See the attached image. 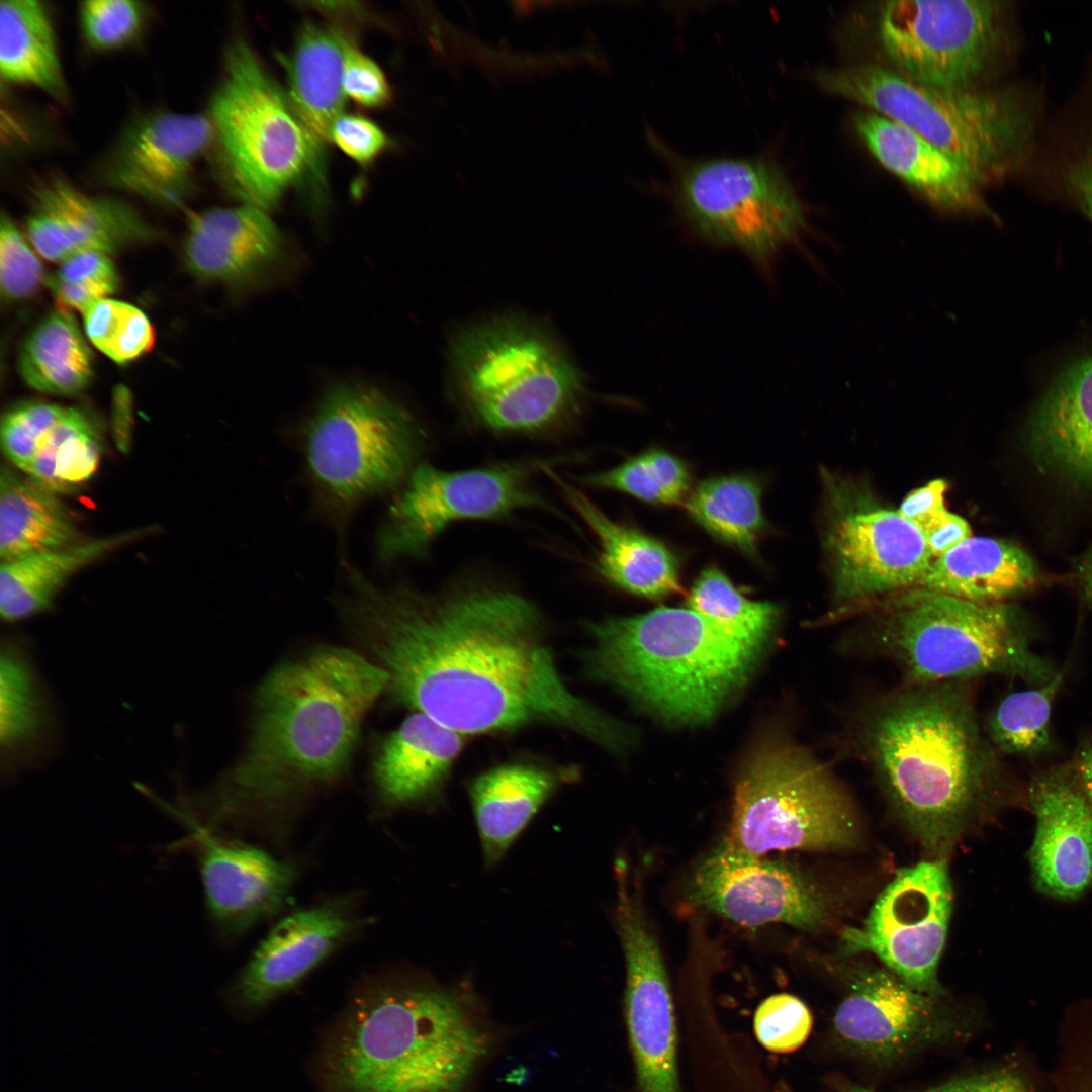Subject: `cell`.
Returning <instances> with one entry per match:
<instances>
[{
  "label": "cell",
  "instance_id": "obj_28",
  "mask_svg": "<svg viewBox=\"0 0 1092 1092\" xmlns=\"http://www.w3.org/2000/svg\"><path fill=\"white\" fill-rule=\"evenodd\" d=\"M463 735L416 712L383 742L374 762L377 793L390 807L428 800L444 785Z\"/></svg>",
  "mask_w": 1092,
  "mask_h": 1092
},
{
  "label": "cell",
  "instance_id": "obj_52",
  "mask_svg": "<svg viewBox=\"0 0 1092 1092\" xmlns=\"http://www.w3.org/2000/svg\"><path fill=\"white\" fill-rule=\"evenodd\" d=\"M945 1092H1029L1023 1077L1011 1068H997L946 1082Z\"/></svg>",
  "mask_w": 1092,
  "mask_h": 1092
},
{
  "label": "cell",
  "instance_id": "obj_15",
  "mask_svg": "<svg viewBox=\"0 0 1092 1092\" xmlns=\"http://www.w3.org/2000/svg\"><path fill=\"white\" fill-rule=\"evenodd\" d=\"M543 506L518 465L448 471L418 464L390 507L378 539L379 555L386 561L421 556L453 522L492 520Z\"/></svg>",
  "mask_w": 1092,
  "mask_h": 1092
},
{
  "label": "cell",
  "instance_id": "obj_33",
  "mask_svg": "<svg viewBox=\"0 0 1092 1092\" xmlns=\"http://www.w3.org/2000/svg\"><path fill=\"white\" fill-rule=\"evenodd\" d=\"M349 37L339 28L313 21L302 25L285 67L288 98L308 128L323 142L344 112L345 49Z\"/></svg>",
  "mask_w": 1092,
  "mask_h": 1092
},
{
  "label": "cell",
  "instance_id": "obj_45",
  "mask_svg": "<svg viewBox=\"0 0 1092 1092\" xmlns=\"http://www.w3.org/2000/svg\"><path fill=\"white\" fill-rule=\"evenodd\" d=\"M145 16L143 3L133 0H86L78 7L82 35L98 51L129 44L141 33Z\"/></svg>",
  "mask_w": 1092,
  "mask_h": 1092
},
{
  "label": "cell",
  "instance_id": "obj_5",
  "mask_svg": "<svg viewBox=\"0 0 1092 1092\" xmlns=\"http://www.w3.org/2000/svg\"><path fill=\"white\" fill-rule=\"evenodd\" d=\"M592 672L664 720H709L747 677L759 648L689 608L660 607L588 625Z\"/></svg>",
  "mask_w": 1092,
  "mask_h": 1092
},
{
  "label": "cell",
  "instance_id": "obj_8",
  "mask_svg": "<svg viewBox=\"0 0 1092 1092\" xmlns=\"http://www.w3.org/2000/svg\"><path fill=\"white\" fill-rule=\"evenodd\" d=\"M207 115L229 180L245 204L267 211L287 190L323 182V142L245 41L229 48Z\"/></svg>",
  "mask_w": 1092,
  "mask_h": 1092
},
{
  "label": "cell",
  "instance_id": "obj_32",
  "mask_svg": "<svg viewBox=\"0 0 1092 1092\" xmlns=\"http://www.w3.org/2000/svg\"><path fill=\"white\" fill-rule=\"evenodd\" d=\"M152 532L151 528L128 530L1 562L2 618L15 622L48 610L73 574Z\"/></svg>",
  "mask_w": 1092,
  "mask_h": 1092
},
{
  "label": "cell",
  "instance_id": "obj_2",
  "mask_svg": "<svg viewBox=\"0 0 1092 1092\" xmlns=\"http://www.w3.org/2000/svg\"><path fill=\"white\" fill-rule=\"evenodd\" d=\"M387 673L353 650L318 649L278 666L259 688L250 741L204 801L203 825L275 814L344 770Z\"/></svg>",
  "mask_w": 1092,
  "mask_h": 1092
},
{
  "label": "cell",
  "instance_id": "obj_24",
  "mask_svg": "<svg viewBox=\"0 0 1092 1092\" xmlns=\"http://www.w3.org/2000/svg\"><path fill=\"white\" fill-rule=\"evenodd\" d=\"M26 233L37 254L59 263L80 252L110 254L156 235L128 204L84 193L59 177L35 189Z\"/></svg>",
  "mask_w": 1092,
  "mask_h": 1092
},
{
  "label": "cell",
  "instance_id": "obj_13",
  "mask_svg": "<svg viewBox=\"0 0 1092 1092\" xmlns=\"http://www.w3.org/2000/svg\"><path fill=\"white\" fill-rule=\"evenodd\" d=\"M998 12L993 1H886L876 33L898 74L934 89L970 90L995 51Z\"/></svg>",
  "mask_w": 1092,
  "mask_h": 1092
},
{
  "label": "cell",
  "instance_id": "obj_26",
  "mask_svg": "<svg viewBox=\"0 0 1092 1092\" xmlns=\"http://www.w3.org/2000/svg\"><path fill=\"white\" fill-rule=\"evenodd\" d=\"M853 125L873 156L931 204L951 213L986 211L980 182L958 161L907 126L874 111Z\"/></svg>",
  "mask_w": 1092,
  "mask_h": 1092
},
{
  "label": "cell",
  "instance_id": "obj_12",
  "mask_svg": "<svg viewBox=\"0 0 1092 1092\" xmlns=\"http://www.w3.org/2000/svg\"><path fill=\"white\" fill-rule=\"evenodd\" d=\"M676 202L696 233L763 261L806 225L803 203L784 173L762 159H710L686 164Z\"/></svg>",
  "mask_w": 1092,
  "mask_h": 1092
},
{
  "label": "cell",
  "instance_id": "obj_40",
  "mask_svg": "<svg viewBox=\"0 0 1092 1092\" xmlns=\"http://www.w3.org/2000/svg\"><path fill=\"white\" fill-rule=\"evenodd\" d=\"M687 607L725 633L757 648L769 637L779 616L775 605L747 599L715 566L699 574L688 595Z\"/></svg>",
  "mask_w": 1092,
  "mask_h": 1092
},
{
  "label": "cell",
  "instance_id": "obj_41",
  "mask_svg": "<svg viewBox=\"0 0 1092 1092\" xmlns=\"http://www.w3.org/2000/svg\"><path fill=\"white\" fill-rule=\"evenodd\" d=\"M1065 673L1059 670L1035 689L1011 693L999 703L988 722V734L996 749L1030 755L1050 745L1053 703Z\"/></svg>",
  "mask_w": 1092,
  "mask_h": 1092
},
{
  "label": "cell",
  "instance_id": "obj_43",
  "mask_svg": "<svg viewBox=\"0 0 1092 1092\" xmlns=\"http://www.w3.org/2000/svg\"><path fill=\"white\" fill-rule=\"evenodd\" d=\"M89 341L117 364H126L152 350L154 328L136 306L111 298L92 302L83 311Z\"/></svg>",
  "mask_w": 1092,
  "mask_h": 1092
},
{
  "label": "cell",
  "instance_id": "obj_10",
  "mask_svg": "<svg viewBox=\"0 0 1092 1092\" xmlns=\"http://www.w3.org/2000/svg\"><path fill=\"white\" fill-rule=\"evenodd\" d=\"M815 80L917 132L981 185L1007 169L1023 134L1018 106L1000 93L934 89L872 64L819 70Z\"/></svg>",
  "mask_w": 1092,
  "mask_h": 1092
},
{
  "label": "cell",
  "instance_id": "obj_49",
  "mask_svg": "<svg viewBox=\"0 0 1092 1092\" xmlns=\"http://www.w3.org/2000/svg\"><path fill=\"white\" fill-rule=\"evenodd\" d=\"M342 83L346 97L365 108H380L391 98L385 74L352 38L345 49Z\"/></svg>",
  "mask_w": 1092,
  "mask_h": 1092
},
{
  "label": "cell",
  "instance_id": "obj_36",
  "mask_svg": "<svg viewBox=\"0 0 1092 1092\" xmlns=\"http://www.w3.org/2000/svg\"><path fill=\"white\" fill-rule=\"evenodd\" d=\"M24 382L42 393L73 395L93 376V355L70 311L57 308L24 340L18 357Z\"/></svg>",
  "mask_w": 1092,
  "mask_h": 1092
},
{
  "label": "cell",
  "instance_id": "obj_47",
  "mask_svg": "<svg viewBox=\"0 0 1092 1092\" xmlns=\"http://www.w3.org/2000/svg\"><path fill=\"white\" fill-rule=\"evenodd\" d=\"M808 1007L790 994L766 998L754 1015V1031L759 1042L776 1053H789L800 1048L812 1028Z\"/></svg>",
  "mask_w": 1092,
  "mask_h": 1092
},
{
  "label": "cell",
  "instance_id": "obj_58",
  "mask_svg": "<svg viewBox=\"0 0 1092 1092\" xmlns=\"http://www.w3.org/2000/svg\"><path fill=\"white\" fill-rule=\"evenodd\" d=\"M945 1089H946V1083H944L942 1085L932 1087V1088H929V1089L921 1091V1092H945ZM845 1092H876V1091H873V1090H870L868 1088L857 1086V1085H847V1087L845 1089Z\"/></svg>",
  "mask_w": 1092,
  "mask_h": 1092
},
{
  "label": "cell",
  "instance_id": "obj_48",
  "mask_svg": "<svg viewBox=\"0 0 1092 1092\" xmlns=\"http://www.w3.org/2000/svg\"><path fill=\"white\" fill-rule=\"evenodd\" d=\"M62 405L28 400L11 406L1 421V448L8 460L22 473L34 454L36 444Z\"/></svg>",
  "mask_w": 1092,
  "mask_h": 1092
},
{
  "label": "cell",
  "instance_id": "obj_22",
  "mask_svg": "<svg viewBox=\"0 0 1092 1092\" xmlns=\"http://www.w3.org/2000/svg\"><path fill=\"white\" fill-rule=\"evenodd\" d=\"M363 924L356 897L342 895L279 920L238 975L233 995L262 1007L300 983Z\"/></svg>",
  "mask_w": 1092,
  "mask_h": 1092
},
{
  "label": "cell",
  "instance_id": "obj_23",
  "mask_svg": "<svg viewBox=\"0 0 1092 1092\" xmlns=\"http://www.w3.org/2000/svg\"><path fill=\"white\" fill-rule=\"evenodd\" d=\"M1028 800L1035 817L1028 856L1036 889L1075 900L1092 885V804L1061 770L1034 778Z\"/></svg>",
  "mask_w": 1092,
  "mask_h": 1092
},
{
  "label": "cell",
  "instance_id": "obj_19",
  "mask_svg": "<svg viewBox=\"0 0 1092 1092\" xmlns=\"http://www.w3.org/2000/svg\"><path fill=\"white\" fill-rule=\"evenodd\" d=\"M174 815L189 828L207 912L222 935L240 936L283 909L299 874L295 864Z\"/></svg>",
  "mask_w": 1092,
  "mask_h": 1092
},
{
  "label": "cell",
  "instance_id": "obj_11",
  "mask_svg": "<svg viewBox=\"0 0 1092 1092\" xmlns=\"http://www.w3.org/2000/svg\"><path fill=\"white\" fill-rule=\"evenodd\" d=\"M423 438L419 423L396 399L370 385L342 383L308 419L302 448L318 493L346 511L404 482Z\"/></svg>",
  "mask_w": 1092,
  "mask_h": 1092
},
{
  "label": "cell",
  "instance_id": "obj_4",
  "mask_svg": "<svg viewBox=\"0 0 1092 1092\" xmlns=\"http://www.w3.org/2000/svg\"><path fill=\"white\" fill-rule=\"evenodd\" d=\"M487 1046L469 994L382 976L353 997L325 1076L331 1092H463Z\"/></svg>",
  "mask_w": 1092,
  "mask_h": 1092
},
{
  "label": "cell",
  "instance_id": "obj_54",
  "mask_svg": "<svg viewBox=\"0 0 1092 1092\" xmlns=\"http://www.w3.org/2000/svg\"><path fill=\"white\" fill-rule=\"evenodd\" d=\"M132 425L131 395L125 387H116L112 400V434L117 449L123 454L130 450Z\"/></svg>",
  "mask_w": 1092,
  "mask_h": 1092
},
{
  "label": "cell",
  "instance_id": "obj_29",
  "mask_svg": "<svg viewBox=\"0 0 1092 1092\" xmlns=\"http://www.w3.org/2000/svg\"><path fill=\"white\" fill-rule=\"evenodd\" d=\"M569 504L597 536L601 576L628 593L652 600L681 593L679 564L661 541L606 516L575 487L559 482Z\"/></svg>",
  "mask_w": 1092,
  "mask_h": 1092
},
{
  "label": "cell",
  "instance_id": "obj_3",
  "mask_svg": "<svg viewBox=\"0 0 1092 1092\" xmlns=\"http://www.w3.org/2000/svg\"><path fill=\"white\" fill-rule=\"evenodd\" d=\"M967 682L904 685L869 704L852 732L890 804L935 854L949 849L1000 782Z\"/></svg>",
  "mask_w": 1092,
  "mask_h": 1092
},
{
  "label": "cell",
  "instance_id": "obj_9",
  "mask_svg": "<svg viewBox=\"0 0 1092 1092\" xmlns=\"http://www.w3.org/2000/svg\"><path fill=\"white\" fill-rule=\"evenodd\" d=\"M855 809L831 770L784 737L760 744L735 786L725 844L752 855L856 844Z\"/></svg>",
  "mask_w": 1092,
  "mask_h": 1092
},
{
  "label": "cell",
  "instance_id": "obj_46",
  "mask_svg": "<svg viewBox=\"0 0 1092 1092\" xmlns=\"http://www.w3.org/2000/svg\"><path fill=\"white\" fill-rule=\"evenodd\" d=\"M33 246L15 225L2 214L0 222V287L7 302L30 298L44 281L41 262Z\"/></svg>",
  "mask_w": 1092,
  "mask_h": 1092
},
{
  "label": "cell",
  "instance_id": "obj_27",
  "mask_svg": "<svg viewBox=\"0 0 1092 1092\" xmlns=\"http://www.w3.org/2000/svg\"><path fill=\"white\" fill-rule=\"evenodd\" d=\"M1027 446L1040 468L1092 487V355L1064 369L1041 396Z\"/></svg>",
  "mask_w": 1092,
  "mask_h": 1092
},
{
  "label": "cell",
  "instance_id": "obj_1",
  "mask_svg": "<svg viewBox=\"0 0 1092 1092\" xmlns=\"http://www.w3.org/2000/svg\"><path fill=\"white\" fill-rule=\"evenodd\" d=\"M340 612L402 704L461 734L548 723L611 750L629 734L565 685L538 608L491 586L442 594L349 574Z\"/></svg>",
  "mask_w": 1092,
  "mask_h": 1092
},
{
  "label": "cell",
  "instance_id": "obj_37",
  "mask_svg": "<svg viewBox=\"0 0 1092 1092\" xmlns=\"http://www.w3.org/2000/svg\"><path fill=\"white\" fill-rule=\"evenodd\" d=\"M102 452L99 422L79 407L62 406L23 473L57 494L72 492L93 476Z\"/></svg>",
  "mask_w": 1092,
  "mask_h": 1092
},
{
  "label": "cell",
  "instance_id": "obj_7",
  "mask_svg": "<svg viewBox=\"0 0 1092 1092\" xmlns=\"http://www.w3.org/2000/svg\"><path fill=\"white\" fill-rule=\"evenodd\" d=\"M450 375L470 416L487 429L532 433L576 410L582 377L549 333L520 318L468 328L454 340Z\"/></svg>",
  "mask_w": 1092,
  "mask_h": 1092
},
{
  "label": "cell",
  "instance_id": "obj_30",
  "mask_svg": "<svg viewBox=\"0 0 1092 1092\" xmlns=\"http://www.w3.org/2000/svg\"><path fill=\"white\" fill-rule=\"evenodd\" d=\"M1034 560L1017 545L970 537L933 558L917 589L975 602H1001L1034 584Z\"/></svg>",
  "mask_w": 1092,
  "mask_h": 1092
},
{
  "label": "cell",
  "instance_id": "obj_31",
  "mask_svg": "<svg viewBox=\"0 0 1092 1092\" xmlns=\"http://www.w3.org/2000/svg\"><path fill=\"white\" fill-rule=\"evenodd\" d=\"M559 785L549 769L508 763L477 776L469 795L486 866H495Z\"/></svg>",
  "mask_w": 1092,
  "mask_h": 1092
},
{
  "label": "cell",
  "instance_id": "obj_56",
  "mask_svg": "<svg viewBox=\"0 0 1092 1092\" xmlns=\"http://www.w3.org/2000/svg\"><path fill=\"white\" fill-rule=\"evenodd\" d=\"M1070 774L1092 804V739L1080 750Z\"/></svg>",
  "mask_w": 1092,
  "mask_h": 1092
},
{
  "label": "cell",
  "instance_id": "obj_57",
  "mask_svg": "<svg viewBox=\"0 0 1092 1092\" xmlns=\"http://www.w3.org/2000/svg\"><path fill=\"white\" fill-rule=\"evenodd\" d=\"M1078 576L1084 598L1092 604V548L1082 559L1078 569Z\"/></svg>",
  "mask_w": 1092,
  "mask_h": 1092
},
{
  "label": "cell",
  "instance_id": "obj_39",
  "mask_svg": "<svg viewBox=\"0 0 1092 1092\" xmlns=\"http://www.w3.org/2000/svg\"><path fill=\"white\" fill-rule=\"evenodd\" d=\"M761 495L762 485L752 475L716 476L696 487L687 511L714 538L754 556L766 527Z\"/></svg>",
  "mask_w": 1092,
  "mask_h": 1092
},
{
  "label": "cell",
  "instance_id": "obj_53",
  "mask_svg": "<svg viewBox=\"0 0 1092 1092\" xmlns=\"http://www.w3.org/2000/svg\"><path fill=\"white\" fill-rule=\"evenodd\" d=\"M947 483L935 479L926 485L911 491L897 510L901 516L913 523L918 529L945 510L944 494Z\"/></svg>",
  "mask_w": 1092,
  "mask_h": 1092
},
{
  "label": "cell",
  "instance_id": "obj_51",
  "mask_svg": "<svg viewBox=\"0 0 1092 1092\" xmlns=\"http://www.w3.org/2000/svg\"><path fill=\"white\" fill-rule=\"evenodd\" d=\"M920 532L932 558L948 552L972 536L968 522L947 509L928 521Z\"/></svg>",
  "mask_w": 1092,
  "mask_h": 1092
},
{
  "label": "cell",
  "instance_id": "obj_20",
  "mask_svg": "<svg viewBox=\"0 0 1092 1092\" xmlns=\"http://www.w3.org/2000/svg\"><path fill=\"white\" fill-rule=\"evenodd\" d=\"M839 601L915 588L932 556L920 530L890 509L866 507L841 515L828 540Z\"/></svg>",
  "mask_w": 1092,
  "mask_h": 1092
},
{
  "label": "cell",
  "instance_id": "obj_34",
  "mask_svg": "<svg viewBox=\"0 0 1092 1092\" xmlns=\"http://www.w3.org/2000/svg\"><path fill=\"white\" fill-rule=\"evenodd\" d=\"M79 536L76 520L59 494L9 466L1 468V562L68 546Z\"/></svg>",
  "mask_w": 1092,
  "mask_h": 1092
},
{
  "label": "cell",
  "instance_id": "obj_35",
  "mask_svg": "<svg viewBox=\"0 0 1092 1092\" xmlns=\"http://www.w3.org/2000/svg\"><path fill=\"white\" fill-rule=\"evenodd\" d=\"M0 74L52 97L65 96L56 34L44 5L36 0L0 2Z\"/></svg>",
  "mask_w": 1092,
  "mask_h": 1092
},
{
  "label": "cell",
  "instance_id": "obj_6",
  "mask_svg": "<svg viewBox=\"0 0 1092 1092\" xmlns=\"http://www.w3.org/2000/svg\"><path fill=\"white\" fill-rule=\"evenodd\" d=\"M861 641L895 663L905 685L1002 674L1039 686L1056 673L1031 650L1016 613L1002 602L910 589L887 606Z\"/></svg>",
  "mask_w": 1092,
  "mask_h": 1092
},
{
  "label": "cell",
  "instance_id": "obj_21",
  "mask_svg": "<svg viewBox=\"0 0 1092 1092\" xmlns=\"http://www.w3.org/2000/svg\"><path fill=\"white\" fill-rule=\"evenodd\" d=\"M935 999L889 970H866L853 978L837 1007L834 1032L844 1046L867 1059L899 1058L953 1030Z\"/></svg>",
  "mask_w": 1092,
  "mask_h": 1092
},
{
  "label": "cell",
  "instance_id": "obj_18",
  "mask_svg": "<svg viewBox=\"0 0 1092 1092\" xmlns=\"http://www.w3.org/2000/svg\"><path fill=\"white\" fill-rule=\"evenodd\" d=\"M213 145L207 114L148 113L117 140L106 159L104 178L113 188L178 208L191 194L197 163Z\"/></svg>",
  "mask_w": 1092,
  "mask_h": 1092
},
{
  "label": "cell",
  "instance_id": "obj_14",
  "mask_svg": "<svg viewBox=\"0 0 1092 1092\" xmlns=\"http://www.w3.org/2000/svg\"><path fill=\"white\" fill-rule=\"evenodd\" d=\"M952 889L943 860L899 870L876 900L864 924L841 936L846 953L876 954L908 986L937 998V967L945 944Z\"/></svg>",
  "mask_w": 1092,
  "mask_h": 1092
},
{
  "label": "cell",
  "instance_id": "obj_44",
  "mask_svg": "<svg viewBox=\"0 0 1092 1092\" xmlns=\"http://www.w3.org/2000/svg\"><path fill=\"white\" fill-rule=\"evenodd\" d=\"M47 281L59 309L80 312L92 302L114 293L119 284L109 254L98 251L80 252L66 258Z\"/></svg>",
  "mask_w": 1092,
  "mask_h": 1092
},
{
  "label": "cell",
  "instance_id": "obj_42",
  "mask_svg": "<svg viewBox=\"0 0 1092 1092\" xmlns=\"http://www.w3.org/2000/svg\"><path fill=\"white\" fill-rule=\"evenodd\" d=\"M583 480L588 485L618 490L646 503L676 505L685 498L691 477L679 458L661 449H650Z\"/></svg>",
  "mask_w": 1092,
  "mask_h": 1092
},
{
  "label": "cell",
  "instance_id": "obj_16",
  "mask_svg": "<svg viewBox=\"0 0 1092 1092\" xmlns=\"http://www.w3.org/2000/svg\"><path fill=\"white\" fill-rule=\"evenodd\" d=\"M690 899L739 925L786 923L810 930L830 914L827 893L785 860H769L721 844L696 870Z\"/></svg>",
  "mask_w": 1092,
  "mask_h": 1092
},
{
  "label": "cell",
  "instance_id": "obj_38",
  "mask_svg": "<svg viewBox=\"0 0 1092 1092\" xmlns=\"http://www.w3.org/2000/svg\"><path fill=\"white\" fill-rule=\"evenodd\" d=\"M52 713L37 671L23 647L2 646L0 659V744L7 759L34 755L52 730Z\"/></svg>",
  "mask_w": 1092,
  "mask_h": 1092
},
{
  "label": "cell",
  "instance_id": "obj_50",
  "mask_svg": "<svg viewBox=\"0 0 1092 1092\" xmlns=\"http://www.w3.org/2000/svg\"><path fill=\"white\" fill-rule=\"evenodd\" d=\"M329 140L361 165L370 164L390 146V139L377 124L357 114L340 115Z\"/></svg>",
  "mask_w": 1092,
  "mask_h": 1092
},
{
  "label": "cell",
  "instance_id": "obj_25",
  "mask_svg": "<svg viewBox=\"0 0 1092 1092\" xmlns=\"http://www.w3.org/2000/svg\"><path fill=\"white\" fill-rule=\"evenodd\" d=\"M284 249L283 236L267 211L244 203L190 213L183 258L200 280L244 288L269 275Z\"/></svg>",
  "mask_w": 1092,
  "mask_h": 1092
},
{
  "label": "cell",
  "instance_id": "obj_55",
  "mask_svg": "<svg viewBox=\"0 0 1092 1092\" xmlns=\"http://www.w3.org/2000/svg\"><path fill=\"white\" fill-rule=\"evenodd\" d=\"M1071 183L1082 208L1092 219V155L1073 169Z\"/></svg>",
  "mask_w": 1092,
  "mask_h": 1092
},
{
  "label": "cell",
  "instance_id": "obj_17",
  "mask_svg": "<svg viewBox=\"0 0 1092 1092\" xmlns=\"http://www.w3.org/2000/svg\"><path fill=\"white\" fill-rule=\"evenodd\" d=\"M618 874L625 1012L639 1092H679L674 1013L663 960L639 899L628 890L626 872Z\"/></svg>",
  "mask_w": 1092,
  "mask_h": 1092
}]
</instances>
